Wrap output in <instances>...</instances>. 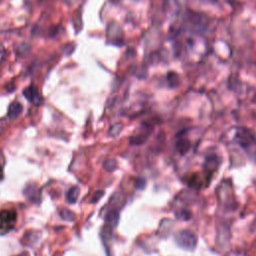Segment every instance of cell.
<instances>
[{"label": "cell", "instance_id": "cell-6", "mask_svg": "<svg viewBox=\"0 0 256 256\" xmlns=\"http://www.w3.org/2000/svg\"><path fill=\"white\" fill-rule=\"evenodd\" d=\"M24 194L26 195L27 198H29L31 201L33 202H38V198H39V190L37 188V185L34 183L28 184L26 186V188L24 189Z\"/></svg>", "mask_w": 256, "mask_h": 256}, {"label": "cell", "instance_id": "cell-9", "mask_svg": "<svg viewBox=\"0 0 256 256\" xmlns=\"http://www.w3.org/2000/svg\"><path fill=\"white\" fill-rule=\"evenodd\" d=\"M79 194H80V189L78 186H73L71 187L67 194H66V199L68 201V203L70 204H73L75 203L77 200H78V197H79Z\"/></svg>", "mask_w": 256, "mask_h": 256}, {"label": "cell", "instance_id": "cell-12", "mask_svg": "<svg viewBox=\"0 0 256 256\" xmlns=\"http://www.w3.org/2000/svg\"><path fill=\"white\" fill-rule=\"evenodd\" d=\"M103 167L105 170L111 172L117 167V161L115 159H107L103 163Z\"/></svg>", "mask_w": 256, "mask_h": 256}, {"label": "cell", "instance_id": "cell-11", "mask_svg": "<svg viewBox=\"0 0 256 256\" xmlns=\"http://www.w3.org/2000/svg\"><path fill=\"white\" fill-rule=\"evenodd\" d=\"M60 216L62 219L64 220H68V221H73L74 218H75V215L72 211L66 209V208H63L60 210Z\"/></svg>", "mask_w": 256, "mask_h": 256}, {"label": "cell", "instance_id": "cell-8", "mask_svg": "<svg viewBox=\"0 0 256 256\" xmlns=\"http://www.w3.org/2000/svg\"><path fill=\"white\" fill-rule=\"evenodd\" d=\"M22 112V105L19 102H13L8 109V116L10 119H16Z\"/></svg>", "mask_w": 256, "mask_h": 256}, {"label": "cell", "instance_id": "cell-4", "mask_svg": "<svg viewBox=\"0 0 256 256\" xmlns=\"http://www.w3.org/2000/svg\"><path fill=\"white\" fill-rule=\"evenodd\" d=\"M23 95L25 96V98H26L27 100H29V101H30L31 103H33L34 105L39 106V105H41V104L43 103V99H42V97L40 96V94H39V92H38V89H37L35 86H33V85L27 87V88L23 91Z\"/></svg>", "mask_w": 256, "mask_h": 256}, {"label": "cell", "instance_id": "cell-5", "mask_svg": "<svg viewBox=\"0 0 256 256\" xmlns=\"http://www.w3.org/2000/svg\"><path fill=\"white\" fill-rule=\"evenodd\" d=\"M219 165V161L216 155H211L206 158V161L204 163V173L206 174V180H210L213 173L217 169Z\"/></svg>", "mask_w": 256, "mask_h": 256}, {"label": "cell", "instance_id": "cell-3", "mask_svg": "<svg viewBox=\"0 0 256 256\" xmlns=\"http://www.w3.org/2000/svg\"><path fill=\"white\" fill-rule=\"evenodd\" d=\"M236 140L239 145L248 152V149H252V145L256 143V139L253 134L246 128H239L236 132Z\"/></svg>", "mask_w": 256, "mask_h": 256}, {"label": "cell", "instance_id": "cell-15", "mask_svg": "<svg viewBox=\"0 0 256 256\" xmlns=\"http://www.w3.org/2000/svg\"><path fill=\"white\" fill-rule=\"evenodd\" d=\"M144 185H145V181L143 180V179H138L137 180V187L139 188H143L144 187Z\"/></svg>", "mask_w": 256, "mask_h": 256}, {"label": "cell", "instance_id": "cell-10", "mask_svg": "<svg viewBox=\"0 0 256 256\" xmlns=\"http://www.w3.org/2000/svg\"><path fill=\"white\" fill-rule=\"evenodd\" d=\"M177 149L181 154H186L190 149V142L186 138H181L177 142Z\"/></svg>", "mask_w": 256, "mask_h": 256}, {"label": "cell", "instance_id": "cell-14", "mask_svg": "<svg viewBox=\"0 0 256 256\" xmlns=\"http://www.w3.org/2000/svg\"><path fill=\"white\" fill-rule=\"evenodd\" d=\"M103 195H104V191H102V190H98V191H96V192L94 193V195L92 196L91 202H92V203H96V202H98V201H99V199H101Z\"/></svg>", "mask_w": 256, "mask_h": 256}, {"label": "cell", "instance_id": "cell-1", "mask_svg": "<svg viewBox=\"0 0 256 256\" xmlns=\"http://www.w3.org/2000/svg\"><path fill=\"white\" fill-rule=\"evenodd\" d=\"M17 219L15 210H2L0 211V234H5L13 229Z\"/></svg>", "mask_w": 256, "mask_h": 256}, {"label": "cell", "instance_id": "cell-2", "mask_svg": "<svg viewBox=\"0 0 256 256\" xmlns=\"http://www.w3.org/2000/svg\"><path fill=\"white\" fill-rule=\"evenodd\" d=\"M175 241L180 247L187 250H193L196 246L197 239L192 232L188 230H182L176 234Z\"/></svg>", "mask_w": 256, "mask_h": 256}, {"label": "cell", "instance_id": "cell-13", "mask_svg": "<svg viewBox=\"0 0 256 256\" xmlns=\"http://www.w3.org/2000/svg\"><path fill=\"white\" fill-rule=\"evenodd\" d=\"M121 128H122V125L121 124H116V125H113L111 128H110V130H109V135L110 136H116V135H118L119 134V132H120V130H121Z\"/></svg>", "mask_w": 256, "mask_h": 256}, {"label": "cell", "instance_id": "cell-7", "mask_svg": "<svg viewBox=\"0 0 256 256\" xmlns=\"http://www.w3.org/2000/svg\"><path fill=\"white\" fill-rule=\"evenodd\" d=\"M105 222L106 224L110 225L111 227L113 226H116L117 223H118V220H119V212L115 209H112V210H109L106 215H105Z\"/></svg>", "mask_w": 256, "mask_h": 256}]
</instances>
